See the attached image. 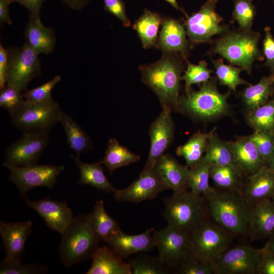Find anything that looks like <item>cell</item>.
I'll list each match as a JSON object with an SVG mask.
<instances>
[{
	"mask_svg": "<svg viewBox=\"0 0 274 274\" xmlns=\"http://www.w3.org/2000/svg\"><path fill=\"white\" fill-rule=\"evenodd\" d=\"M274 92V75L262 77L255 85H250L242 93L247 114L265 104Z\"/></svg>",
	"mask_w": 274,
	"mask_h": 274,
	"instance_id": "f1b7e54d",
	"label": "cell"
},
{
	"mask_svg": "<svg viewBox=\"0 0 274 274\" xmlns=\"http://www.w3.org/2000/svg\"><path fill=\"white\" fill-rule=\"evenodd\" d=\"M218 0H208L196 12L186 17L184 25L192 44L209 42L217 35L224 33L227 27L221 23L223 18L215 11Z\"/></svg>",
	"mask_w": 274,
	"mask_h": 274,
	"instance_id": "8fae6325",
	"label": "cell"
},
{
	"mask_svg": "<svg viewBox=\"0 0 274 274\" xmlns=\"http://www.w3.org/2000/svg\"><path fill=\"white\" fill-rule=\"evenodd\" d=\"M215 130L216 128H214L206 133L198 131L194 133L185 144L177 148V155L184 158L188 168L195 165L201 159L205 152L207 141Z\"/></svg>",
	"mask_w": 274,
	"mask_h": 274,
	"instance_id": "d6a6232c",
	"label": "cell"
},
{
	"mask_svg": "<svg viewBox=\"0 0 274 274\" xmlns=\"http://www.w3.org/2000/svg\"><path fill=\"white\" fill-rule=\"evenodd\" d=\"M140 158L139 155L122 146L115 138H111L108 141L105 156L100 162L112 175L117 169L136 162Z\"/></svg>",
	"mask_w": 274,
	"mask_h": 274,
	"instance_id": "1f68e13d",
	"label": "cell"
},
{
	"mask_svg": "<svg viewBox=\"0 0 274 274\" xmlns=\"http://www.w3.org/2000/svg\"><path fill=\"white\" fill-rule=\"evenodd\" d=\"M12 0H0V24L3 26L4 24L10 25L12 20L9 13V6L12 3Z\"/></svg>",
	"mask_w": 274,
	"mask_h": 274,
	"instance_id": "f5cc1de1",
	"label": "cell"
},
{
	"mask_svg": "<svg viewBox=\"0 0 274 274\" xmlns=\"http://www.w3.org/2000/svg\"><path fill=\"white\" fill-rule=\"evenodd\" d=\"M203 155L212 164L236 166L228 142L222 140L215 131L207 141Z\"/></svg>",
	"mask_w": 274,
	"mask_h": 274,
	"instance_id": "d590c367",
	"label": "cell"
},
{
	"mask_svg": "<svg viewBox=\"0 0 274 274\" xmlns=\"http://www.w3.org/2000/svg\"><path fill=\"white\" fill-rule=\"evenodd\" d=\"M154 167L163 183L174 193L188 189L189 168L181 164L170 154L161 155Z\"/></svg>",
	"mask_w": 274,
	"mask_h": 274,
	"instance_id": "7402d4cb",
	"label": "cell"
},
{
	"mask_svg": "<svg viewBox=\"0 0 274 274\" xmlns=\"http://www.w3.org/2000/svg\"><path fill=\"white\" fill-rule=\"evenodd\" d=\"M46 266L36 264H23L21 261L4 259L0 264L1 274H40L47 272Z\"/></svg>",
	"mask_w": 274,
	"mask_h": 274,
	"instance_id": "b9f144b4",
	"label": "cell"
},
{
	"mask_svg": "<svg viewBox=\"0 0 274 274\" xmlns=\"http://www.w3.org/2000/svg\"><path fill=\"white\" fill-rule=\"evenodd\" d=\"M274 232V204L265 199L251 204L248 233L251 239L268 238Z\"/></svg>",
	"mask_w": 274,
	"mask_h": 274,
	"instance_id": "603a6c76",
	"label": "cell"
},
{
	"mask_svg": "<svg viewBox=\"0 0 274 274\" xmlns=\"http://www.w3.org/2000/svg\"><path fill=\"white\" fill-rule=\"evenodd\" d=\"M233 237L208 218L190 235V254L210 264L230 247Z\"/></svg>",
	"mask_w": 274,
	"mask_h": 274,
	"instance_id": "ba28073f",
	"label": "cell"
},
{
	"mask_svg": "<svg viewBox=\"0 0 274 274\" xmlns=\"http://www.w3.org/2000/svg\"><path fill=\"white\" fill-rule=\"evenodd\" d=\"M262 249V256L257 274H274V253Z\"/></svg>",
	"mask_w": 274,
	"mask_h": 274,
	"instance_id": "681fc988",
	"label": "cell"
},
{
	"mask_svg": "<svg viewBox=\"0 0 274 274\" xmlns=\"http://www.w3.org/2000/svg\"><path fill=\"white\" fill-rule=\"evenodd\" d=\"M164 17L159 13L145 9L132 25L144 49L156 47L159 29Z\"/></svg>",
	"mask_w": 274,
	"mask_h": 274,
	"instance_id": "4316f807",
	"label": "cell"
},
{
	"mask_svg": "<svg viewBox=\"0 0 274 274\" xmlns=\"http://www.w3.org/2000/svg\"><path fill=\"white\" fill-rule=\"evenodd\" d=\"M32 221L0 222V233L6 253L5 259L21 261L26 242L32 231Z\"/></svg>",
	"mask_w": 274,
	"mask_h": 274,
	"instance_id": "ac0fdd59",
	"label": "cell"
},
{
	"mask_svg": "<svg viewBox=\"0 0 274 274\" xmlns=\"http://www.w3.org/2000/svg\"><path fill=\"white\" fill-rule=\"evenodd\" d=\"M168 188L162 181L154 167H144L139 176L128 187L114 193L117 201L139 203L156 197Z\"/></svg>",
	"mask_w": 274,
	"mask_h": 274,
	"instance_id": "9a60e30c",
	"label": "cell"
},
{
	"mask_svg": "<svg viewBox=\"0 0 274 274\" xmlns=\"http://www.w3.org/2000/svg\"><path fill=\"white\" fill-rule=\"evenodd\" d=\"M80 173L78 183L90 185L95 188L108 193H114L116 189L110 182L104 173L100 161L87 163L80 159V156L71 155Z\"/></svg>",
	"mask_w": 274,
	"mask_h": 274,
	"instance_id": "83f0119b",
	"label": "cell"
},
{
	"mask_svg": "<svg viewBox=\"0 0 274 274\" xmlns=\"http://www.w3.org/2000/svg\"><path fill=\"white\" fill-rule=\"evenodd\" d=\"M271 199L272 202L274 204V195L272 196V197L271 198Z\"/></svg>",
	"mask_w": 274,
	"mask_h": 274,
	"instance_id": "680465c9",
	"label": "cell"
},
{
	"mask_svg": "<svg viewBox=\"0 0 274 274\" xmlns=\"http://www.w3.org/2000/svg\"><path fill=\"white\" fill-rule=\"evenodd\" d=\"M92 259L86 274H132L129 263L124 262L111 247H99Z\"/></svg>",
	"mask_w": 274,
	"mask_h": 274,
	"instance_id": "484cf974",
	"label": "cell"
},
{
	"mask_svg": "<svg viewBox=\"0 0 274 274\" xmlns=\"http://www.w3.org/2000/svg\"><path fill=\"white\" fill-rule=\"evenodd\" d=\"M90 218L93 230L100 241L106 242L111 235L121 230L118 223L107 213L102 200L96 201Z\"/></svg>",
	"mask_w": 274,
	"mask_h": 274,
	"instance_id": "836d02e7",
	"label": "cell"
},
{
	"mask_svg": "<svg viewBox=\"0 0 274 274\" xmlns=\"http://www.w3.org/2000/svg\"><path fill=\"white\" fill-rule=\"evenodd\" d=\"M132 274H167L170 268L159 257L141 255L131 258L128 262Z\"/></svg>",
	"mask_w": 274,
	"mask_h": 274,
	"instance_id": "74e56055",
	"label": "cell"
},
{
	"mask_svg": "<svg viewBox=\"0 0 274 274\" xmlns=\"http://www.w3.org/2000/svg\"><path fill=\"white\" fill-rule=\"evenodd\" d=\"M165 1L167 2V3H168L169 4H170L176 10L181 11L185 15L186 17L188 16L187 13L182 8L180 7L177 0H165Z\"/></svg>",
	"mask_w": 274,
	"mask_h": 274,
	"instance_id": "9f6ffc18",
	"label": "cell"
},
{
	"mask_svg": "<svg viewBox=\"0 0 274 274\" xmlns=\"http://www.w3.org/2000/svg\"><path fill=\"white\" fill-rule=\"evenodd\" d=\"M70 8L75 10H81L91 0H61Z\"/></svg>",
	"mask_w": 274,
	"mask_h": 274,
	"instance_id": "db71d44e",
	"label": "cell"
},
{
	"mask_svg": "<svg viewBox=\"0 0 274 274\" xmlns=\"http://www.w3.org/2000/svg\"><path fill=\"white\" fill-rule=\"evenodd\" d=\"M213 62L216 70V75L221 85L227 86L234 92L239 85H251L240 77V73L243 71L241 67L225 64L222 59L213 60Z\"/></svg>",
	"mask_w": 274,
	"mask_h": 274,
	"instance_id": "f35d334b",
	"label": "cell"
},
{
	"mask_svg": "<svg viewBox=\"0 0 274 274\" xmlns=\"http://www.w3.org/2000/svg\"><path fill=\"white\" fill-rule=\"evenodd\" d=\"M273 172H274V153L267 162L266 164Z\"/></svg>",
	"mask_w": 274,
	"mask_h": 274,
	"instance_id": "6f0895ef",
	"label": "cell"
},
{
	"mask_svg": "<svg viewBox=\"0 0 274 274\" xmlns=\"http://www.w3.org/2000/svg\"><path fill=\"white\" fill-rule=\"evenodd\" d=\"M45 0H12L13 3H18L24 7L30 14H40L41 7Z\"/></svg>",
	"mask_w": 274,
	"mask_h": 274,
	"instance_id": "816d5d0a",
	"label": "cell"
},
{
	"mask_svg": "<svg viewBox=\"0 0 274 274\" xmlns=\"http://www.w3.org/2000/svg\"><path fill=\"white\" fill-rule=\"evenodd\" d=\"M25 44L39 54H49L55 48L56 38L53 29L45 26L40 14H29L24 31Z\"/></svg>",
	"mask_w": 274,
	"mask_h": 274,
	"instance_id": "d4e9b609",
	"label": "cell"
},
{
	"mask_svg": "<svg viewBox=\"0 0 274 274\" xmlns=\"http://www.w3.org/2000/svg\"><path fill=\"white\" fill-rule=\"evenodd\" d=\"M210 175L216 189L242 193L245 176L237 167L212 164Z\"/></svg>",
	"mask_w": 274,
	"mask_h": 274,
	"instance_id": "f546056e",
	"label": "cell"
},
{
	"mask_svg": "<svg viewBox=\"0 0 274 274\" xmlns=\"http://www.w3.org/2000/svg\"><path fill=\"white\" fill-rule=\"evenodd\" d=\"M184 25L172 17H164L159 32L156 48L162 53H174L186 59L189 43Z\"/></svg>",
	"mask_w": 274,
	"mask_h": 274,
	"instance_id": "d6986e66",
	"label": "cell"
},
{
	"mask_svg": "<svg viewBox=\"0 0 274 274\" xmlns=\"http://www.w3.org/2000/svg\"><path fill=\"white\" fill-rule=\"evenodd\" d=\"M235 166L245 176L255 173L265 164L255 145L249 136H241L227 141Z\"/></svg>",
	"mask_w": 274,
	"mask_h": 274,
	"instance_id": "44dd1931",
	"label": "cell"
},
{
	"mask_svg": "<svg viewBox=\"0 0 274 274\" xmlns=\"http://www.w3.org/2000/svg\"><path fill=\"white\" fill-rule=\"evenodd\" d=\"M153 237L158 257L169 268H177L190 255V235L169 225L154 231Z\"/></svg>",
	"mask_w": 274,
	"mask_h": 274,
	"instance_id": "4fadbf2b",
	"label": "cell"
},
{
	"mask_svg": "<svg viewBox=\"0 0 274 274\" xmlns=\"http://www.w3.org/2000/svg\"><path fill=\"white\" fill-rule=\"evenodd\" d=\"M263 248L266 250L274 253V232L268 238L267 242Z\"/></svg>",
	"mask_w": 274,
	"mask_h": 274,
	"instance_id": "11a10c76",
	"label": "cell"
},
{
	"mask_svg": "<svg viewBox=\"0 0 274 274\" xmlns=\"http://www.w3.org/2000/svg\"><path fill=\"white\" fill-rule=\"evenodd\" d=\"M61 79V77L57 75L41 86L26 90L23 92L24 99L30 102H38L46 101L52 98V91Z\"/></svg>",
	"mask_w": 274,
	"mask_h": 274,
	"instance_id": "ee69618b",
	"label": "cell"
},
{
	"mask_svg": "<svg viewBox=\"0 0 274 274\" xmlns=\"http://www.w3.org/2000/svg\"><path fill=\"white\" fill-rule=\"evenodd\" d=\"M162 215L167 225L189 235L209 217L205 197L187 190L164 198Z\"/></svg>",
	"mask_w": 274,
	"mask_h": 274,
	"instance_id": "277c9868",
	"label": "cell"
},
{
	"mask_svg": "<svg viewBox=\"0 0 274 274\" xmlns=\"http://www.w3.org/2000/svg\"><path fill=\"white\" fill-rule=\"evenodd\" d=\"M247 121L254 131H274V99L247 114Z\"/></svg>",
	"mask_w": 274,
	"mask_h": 274,
	"instance_id": "8d00e7d4",
	"label": "cell"
},
{
	"mask_svg": "<svg viewBox=\"0 0 274 274\" xmlns=\"http://www.w3.org/2000/svg\"><path fill=\"white\" fill-rule=\"evenodd\" d=\"M9 71L8 53L7 48H5L0 44V90L7 86Z\"/></svg>",
	"mask_w": 274,
	"mask_h": 274,
	"instance_id": "f907efd6",
	"label": "cell"
},
{
	"mask_svg": "<svg viewBox=\"0 0 274 274\" xmlns=\"http://www.w3.org/2000/svg\"><path fill=\"white\" fill-rule=\"evenodd\" d=\"M178 274H213L210 264L190 255L175 271Z\"/></svg>",
	"mask_w": 274,
	"mask_h": 274,
	"instance_id": "bcb514c9",
	"label": "cell"
},
{
	"mask_svg": "<svg viewBox=\"0 0 274 274\" xmlns=\"http://www.w3.org/2000/svg\"><path fill=\"white\" fill-rule=\"evenodd\" d=\"M242 194L251 204L270 199L274 195V172L264 165L247 177Z\"/></svg>",
	"mask_w": 274,
	"mask_h": 274,
	"instance_id": "cb8c5ba5",
	"label": "cell"
},
{
	"mask_svg": "<svg viewBox=\"0 0 274 274\" xmlns=\"http://www.w3.org/2000/svg\"><path fill=\"white\" fill-rule=\"evenodd\" d=\"M212 70L208 68L207 63L200 61L198 64H193L187 61V66L181 80L185 82V92L188 94L193 84H200L209 80Z\"/></svg>",
	"mask_w": 274,
	"mask_h": 274,
	"instance_id": "ab89813d",
	"label": "cell"
},
{
	"mask_svg": "<svg viewBox=\"0 0 274 274\" xmlns=\"http://www.w3.org/2000/svg\"><path fill=\"white\" fill-rule=\"evenodd\" d=\"M61 235L58 253L65 267L92 258L99 248L100 240L93 230L90 213L73 217Z\"/></svg>",
	"mask_w": 274,
	"mask_h": 274,
	"instance_id": "3957f363",
	"label": "cell"
},
{
	"mask_svg": "<svg viewBox=\"0 0 274 274\" xmlns=\"http://www.w3.org/2000/svg\"><path fill=\"white\" fill-rule=\"evenodd\" d=\"M209 216L233 237L248 235L251 204L242 193L214 188L204 196Z\"/></svg>",
	"mask_w": 274,
	"mask_h": 274,
	"instance_id": "7a4b0ae2",
	"label": "cell"
},
{
	"mask_svg": "<svg viewBox=\"0 0 274 274\" xmlns=\"http://www.w3.org/2000/svg\"><path fill=\"white\" fill-rule=\"evenodd\" d=\"M273 1H274V0H273Z\"/></svg>",
	"mask_w": 274,
	"mask_h": 274,
	"instance_id": "91938a15",
	"label": "cell"
},
{
	"mask_svg": "<svg viewBox=\"0 0 274 274\" xmlns=\"http://www.w3.org/2000/svg\"><path fill=\"white\" fill-rule=\"evenodd\" d=\"M27 206L37 212L51 230L62 233L72 221L73 212L66 201H56L48 198L31 200L25 197Z\"/></svg>",
	"mask_w": 274,
	"mask_h": 274,
	"instance_id": "e0dca14e",
	"label": "cell"
},
{
	"mask_svg": "<svg viewBox=\"0 0 274 274\" xmlns=\"http://www.w3.org/2000/svg\"><path fill=\"white\" fill-rule=\"evenodd\" d=\"M249 136L266 164L274 153V131L256 130Z\"/></svg>",
	"mask_w": 274,
	"mask_h": 274,
	"instance_id": "7bdbcfd3",
	"label": "cell"
},
{
	"mask_svg": "<svg viewBox=\"0 0 274 274\" xmlns=\"http://www.w3.org/2000/svg\"><path fill=\"white\" fill-rule=\"evenodd\" d=\"M262 249L247 245L230 247L210 264L213 274H257Z\"/></svg>",
	"mask_w": 274,
	"mask_h": 274,
	"instance_id": "30bf717a",
	"label": "cell"
},
{
	"mask_svg": "<svg viewBox=\"0 0 274 274\" xmlns=\"http://www.w3.org/2000/svg\"><path fill=\"white\" fill-rule=\"evenodd\" d=\"M7 49L9 63L7 86L24 92L29 83L41 74L39 54L25 43Z\"/></svg>",
	"mask_w": 274,
	"mask_h": 274,
	"instance_id": "9c48e42d",
	"label": "cell"
},
{
	"mask_svg": "<svg viewBox=\"0 0 274 274\" xmlns=\"http://www.w3.org/2000/svg\"><path fill=\"white\" fill-rule=\"evenodd\" d=\"M148 228L142 233L127 234L122 230L111 235L106 241L120 256L127 258L132 254L152 251L155 248L151 232Z\"/></svg>",
	"mask_w": 274,
	"mask_h": 274,
	"instance_id": "ffe728a7",
	"label": "cell"
},
{
	"mask_svg": "<svg viewBox=\"0 0 274 274\" xmlns=\"http://www.w3.org/2000/svg\"><path fill=\"white\" fill-rule=\"evenodd\" d=\"M212 163L203 155L194 166L189 168L188 189L204 196L213 190L209 185L210 168Z\"/></svg>",
	"mask_w": 274,
	"mask_h": 274,
	"instance_id": "e575fe53",
	"label": "cell"
},
{
	"mask_svg": "<svg viewBox=\"0 0 274 274\" xmlns=\"http://www.w3.org/2000/svg\"><path fill=\"white\" fill-rule=\"evenodd\" d=\"M233 18L243 30H251L256 9L252 0H234Z\"/></svg>",
	"mask_w": 274,
	"mask_h": 274,
	"instance_id": "60d3db41",
	"label": "cell"
},
{
	"mask_svg": "<svg viewBox=\"0 0 274 274\" xmlns=\"http://www.w3.org/2000/svg\"><path fill=\"white\" fill-rule=\"evenodd\" d=\"M59 123L62 125L66 142L76 155L80 156L92 148V142L84 130L69 114L62 112Z\"/></svg>",
	"mask_w": 274,
	"mask_h": 274,
	"instance_id": "4dcf8cb0",
	"label": "cell"
},
{
	"mask_svg": "<svg viewBox=\"0 0 274 274\" xmlns=\"http://www.w3.org/2000/svg\"><path fill=\"white\" fill-rule=\"evenodd\" d=\"M260 33L251 30H239L227 33L215 43L214 52L251 74L255 60H263L258 48Z\"/></svg>",
	"mask_w": 274,
	"mask_h": 274,
	"instance_id": "5b68a950",
	"label": "cell"
},
{
	"mask_svg": "<svg viewBox=\"0 0 274 274\" xmlns=\"http://www.w3.org/2000/svg\"><path fill=\"white\" fill-rule=\"evenodd\" d=\"M264 31L263 41V52L266 59L264 65L270 69L271 74L274 75V38L270 27H266Z\"/></svg>",
	"mask_w": 274,
	"mask_h": 274,
	"instance_id": "c3c4849f",
	"label": "cell"
},
{
	"mask_svg": "<svg viewBox=\"0 0 274 274\" xmlns=\"http://www.w3.org/2000/svg\"><path fill=\"white\" fill-rule=\"evenodd\" d=\"M49 143L48 133H23L6 150L4 166H27L37 164Z\"/></svg>",
	"mask_w": 274,
	"mask_h": 274,
	"instance_id": "5bb4252c",
	"label": "cell"
},
{
	"mask_svg": "<svg viewBox=\"0 0 274 274\" xmlns=\"http://www.w3.org/2000/svg\"><path fill=\"white\" fill-rule=\"evenodd\" d=\"M25 100L23 92L9 86L1 90L0 106L10 114L15 111Z\"/></svg>",
	"mask_w": 274,
	"mask_h": 274,
	"instance_id": "f6af8a7d",
	"label": "cell"
},
{
	"mask_svg": "<svg viewBox=\"0 0 274 274\" xmlns=\"http://www.w3.org/2000/svg\"></svg>",
	"mask_w": 274,
	"mask_h": 274,
	"instance_id": "94428289",
	"label": "cell"
},
{
	"mask_svg": "<svg viewBox=\"0 0 274 274\" xmlns=\"http://www.w3.org/2000/svg\"><path fill=\"white\" fill-rule=\"evenodd\" d=\"M59 105L53 98L44 102L24 100L10 114L14 125L23 133H49L59 123L62 113Z\"/></svg>",
	"mask_w": 274,
	"mask_h": 274,
	"instance_id": "52a82bcc",
	"label": "cell"
},
{
	"mask_svg": "<svg viewBox=\"0 0 274 274\" xmlns=\"http://www.w3.org/2000/svg\"><path fill=\"white\" fill-rule=\"evenodd\" d=\"M172 112L162 109L159 116L150 124L148 134L150 148L145 168H153L160 157L164 154L173 142L175 126Z\"/></svg>",
	"mask_w": 274,
	"mask_h": 274,
	"instance_id": "2e32d148",
	"label": "cell"
},
{
	"mask_svg": "<svg viewBox=\"0 0 274 274\" xmlns=\"http://www.w3.org/2000/svg\"><path fill=\"white\" fill-rule=\"evenodd\" d=\"M10 171L9 180L17 187L23 197L31 189L38 187L53 188L63 165L35 164L27 166H6Z\"/></svg>",
	"mask_w": 274,
	"mask_h": 274,
	"instance_id": "7c38bea8",
	"label": "cell"
},
{
	"mask_svg": "<svg viewBox=\"0 0 274 274\" xmlns=\"http://www.w3.org/2000/svg\"><path fill=\"white\" fill-rule=\"evenodd\" d=\"M230 93H220L214 80L202 83L197 91L191 89L180 96L179 106L182 112L199 119H212L227 114L229 111L227 99Z\"/></svg>",
	"mask_w": 274,
	"mask_h": 274,
	"instance_id": "8992f818",
	"label": "cell"
},
{
	"mask_svg": "<svg viewBox=\"0 0 274 274\" xmlns=\"http://www.w3.org/2000/svg\"><path fill=\"white\" fill-rule=\"evenodd\" d=\"M105 11L117 18L125 27L131 25V21L127 17L125 4L123 0H102Z\"/></svg>",
	"mask_w": 274,
	"mask_h": 274,
	"instance_id": "7dc6e473",
	"label": "cell"
},
{
	"mask_svg": "<svg viewBox=\"0 0 274 274\" xmlns=\"http://www.w3.org/2000/svg\"><path fill=\"white\" fill-rule=\"evenodd\" d=\"M183 59H186L179 54L165 52L157 61L139 66L142 82L155 93L162 109L182 112L179 93Z\"/></svg>",
	"mask_w": 274,
	"mask_h": 274,
	"instance_id": "6da1fadb",
	"label": "cell"
}]
</instances>
